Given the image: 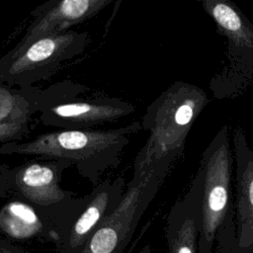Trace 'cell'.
<instances>
[{
  "instance_id": "cell-1",
  "label": "cell",
  "mask_w": 253,
  "mask_h": 253,
  "mask_svg": "<svg viewBox=\"0 0 253 253\" xmlns=\"http://www.w3.org/2000/svg\"><path fill=\"white\" fill-rule=\"evenodd\" d=\"M141 128V121H135L111 129H58L42 133L26 142L2 143L0 154L65 160L96 187L107 170L119 165L130 136Z\"/></svg>"
},
{
  "instance_id": "cell-2",
  "label": "cell",
  "mask_w": 253,
  "mask_h": 253,
  "mask_svg": "<svg viewBox=\"0 0 253 253\" xmlns=\"http://www.w3.org/2000/svg\"><path fill=\"white\" fill-rule=\"evenodd\" d=\"M209 101L201 87L184 81H176L163 91L142 117V128L149 131V136L135 156L133 172L164 158L179 157L187 135Z\"/></svg>"
},
{
  "instance_id": "cell-3",
  "label": "cell",
  "mask_w": 253,
  "mask_h": 253,
  "mask_svg": "<svg viewBox=\"0 0 253 253\" xmlns=\"http://www.w3.org/2000/svg\"><path fill=\"white\" fill-rule=\"evenodd\" d=\"M71 166L65 160L54 159L27 161L15 167L0 165V177L8 184L10 196L44 214L53 224L57 240L86 202V196L75 197L60 186L64 170Z\"/></svg>"
},
{
  "instance_id": "cell-4",
  "label": "cell",
  "mask_w": 253,
  "mask_h": 253,
  "mask_svg": "<svg viewBox=\"0 0 253 253\" xmlns=\"http://www.w3.org/2000/svg\"><path fill=\"white\" fill-rule=\"evenodd\" d=\"M175 159L164 158L133 172L117 209L96 228L78 253H124Z\"/></svg>"
},
{
  "instance_id": "cell-5",
  "label": "cell",
  "mask_w": 253,
  "mask_h": 253,
  "mask_svg": "<svg viewBox=\"0 0 253 253\" xmlns=\"http://www.w3.org/2000/svg\"><path fill=\"white\" fill-rule=\"evenodd\" d=\"M201 4L216 33L226 39V64L211 79L210 89L215 99L236 98L253 84V23L231 1L203 0Z\"/></svg>"
},
{
  "instance_id": "cell-6",
  "label": "cell",
  "mask_w": 253,
  "mask_h": 253,
  "mask_svg": "<svg viewBox=\"0 0 253 253\" xmlns=\"http://www.w3.org/2000/svg\"><path fill=\"white\" fill-rule=\"evenodd\" d=\"M233 158L229 127L223 126L204 150L200 162L205 177L199 253L213 252L218 231L234 214L231 188Z\"/></svg>"
},
{
  "instance_id": "cell-7",
  "label": "cell",
  "mask_w": 253,
  "mask_h": 253,
  "mask_svg": "<svg viewBox=\"0 0 253 253\" xmlns=\"http://www.w3.org/2000/svg\"><path fill=\"white\" fill-rule=\"evenodd\" d=\"M88 42V33L69 30L41 38L18 51L9 50L0 57V82L27 88L47 80L80 55Z\"/></svg>"
},
{
  "instance_id": "cell-8",
  "label": "cell",
  "mask_w": 253,
  "mask_h": 253,
  "mask_svg": "<svg viewBox=\"0 0 253 253\" xmlns=\"http://www.w3.org/2000/svg\"><path fill=\"white\" fill-rule=\"evenodd\" d=\"M134 106L116 97L73 98L49 106L39 115V122L59 129H90L114 123L134 113Z\"/></svg>"
},
{
  "instance_id": "cell-9",
  "label": "cell",
  "mask_w": 253,
  "mask_h": 253,
  "mask_svg": "<svg viewBox=\"0 0 253 253\" xmlns=\"http://www.w3.org/2000/svg\"><path fill=\"white\" fill-rule=\"evenodd\" d=\"M125 184L123 176L105 179L86 195L83 208L56 242L60 253H78L89 236L120 205Z\"/></svg>"
},
{
  "instance_id": "cell-10",
  "label": "cell",
  "mask_w": 253,
  "mask_h": 253,
  "mask_svg": "<svg viewBox=\"0 0 253 253\" xmlns=\"http://www.w3.org/2000/svg\"><path fill=\"white\" fill-rule=\"evenodd\" d=\"M84 85L66 79L45 88H21L0 82V124L30 123L36 113L49 106L77 98Z\"/></svg>"
},
{
  "instance_id": "cell-11",
  "label": "cell",
  "mask_w": 253,
  "mask_h": 253,
  "mask_svg": "<svg viewBox=\"0 0 253 253\" xmlns=\"http://www.w3.org/2000/svg\"><path fill=\"white\" fill-rule=\"evenodd\" d=\"M112 2L113 0H49L31 12L34 20L23 38L10 50L18 51L41 38L69 31L71 27L95 17Z\"/></svg>"
},
{
  "instance_id": "cell-12",
  "label": "cell",
  "mask_w": 253,
  "mask_h": 253,
  "mask_svg": "<svg viewBox=\"0 0 253 253\" xmlns=\"http://www.w3.org/2000/svg\"><path fill=\"white\" fill-rule=\"evenodd\" d=\"M204 177L200 164L188 191L170 209L165 225L168 253H199Z\"/></svg>"
},
{
  "instance_id": "cell-13",
  "label": "cell",
  "mask_w": 253,
  "mask_h": 253,
  "mask_svg": "<svg viewBox=\"0 0 253 253\" xmlns=\"http://www.w3.org/2000/svg\"><path fill=\"white\" fill-rule=\"evenodd\" d=\"M231 139L235 161V211L237 243L240 249L253 245V149L241 126H235Z\"/></svg>"
},
{
  "instance_id": "cell-14",
  "label": "cell",
  "mask_w": 253,
  "mask_h": 253,
  "mask_svg": "<svg viewBox=\"0 0 253 253\" xmlns=\"http://www.w3.org/2000/svg\"><path fill=\"white\" fill-rule=\"evenodd\" d=\"M0 230L15 240L35 237L46 238L56 243L57 233L51 221L32 205L17 198L0 209Z\"/></svg>"
},
{
  "instance_id": "cell-15",
  "label": "cell",
  "mask_w": 253,
  "mask_h": 253,
  "mask_svg": "<svg viewBox=\"0 0 253 253\" xmlns=\"http://www.w3.org/2000/svg\"><path fill=\"white\" fill-rule=\"evenodd\" d=\"M31 131L30 123L0 124V142L20 141Z\"/></svg>"
},
{
  "instance_id": "cell-16",
  "label": "cell",
  "mask_w": 253,
  "mask_h": 253,
  "mask_svg": "<svg viewBox=\"0 0 253 253\" xmlns=\"http://www.w3.org/2000/svg\"><path fill=\"white\" fill-rule=\"evenodd\" d=\"M234 214L230 215L225 223L222 225L220 230L217 233V247L213 250L212 253H233L232 250H229L228 248L229 242L233 235L236 234V227L234 222Z\"/></svg>"
},
{
  "instance_id": "cell-17",
  "label": "cell",
  "mask_w": 253,
  "mask_h": 253,
  "mask_svg": "<svg viewBox=\"0 0 253 253\" xmlns=\"http://www.w3.org/2000/svg\"><path fill=\"white\" fill-rule=\"evenodd\" d=\"M0 253H24L21 248L14 245L13 243L0 239Z\"/></svg>"
},
{
  "instance_id": "cell-18",
  "label": "cell",
  "mask_w": 253,
  "mask_h": 253,
  "mask_svg": "<svg viewBox=\"0 0 253 253\" xmlns=\"http://www.w3.org/2000/svg\"><path fill=\"white\" fill-rule=\"evenodd\" d=\"M10 196V188L8 184L4 181L2 177H0V198H7Z\"/></svg>"
},
{
  "instance_id": "cell-19",
  "label": "cell",
  "mask_w": 253,
  "mask_h": 253,
  "mask_svg": "<svg viewBox=\"0 0 253 253\" xmlns=\"http://www.w3.org/2000/svg\"><path fill=\"white\" fill-rule=\"evenodd\" d=\"M138 253H152L150 245H149V244H146V245H144V246H143V247L140 249V251H139Z\"/></svg>"
}]
</instances>
